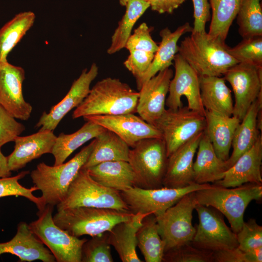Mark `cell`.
I'll return each mask as SVG.
<instances>
[{"label":"cell","mask_w":262,"mask_h":262,"mask_svg":"<svg viewBox=\"0 0 262 262\" xmlns=\"http://www.w3.org/2000/svg\"><path fill=\"white\" fill-rule=\"evenodd\" d=\"M228 46L206 32H191L179 46L178 53L198 76H223L238 62L229 53Z\"/></svg>","instance_id":"6da1fadb"},{"label":"cell","mask_w":262,"mask_h":262,"mask_svg":"<svg viewBox=\"0 0 262 262\" xmlns=\"http://www.w3.org/2000/svg\"><path fill=\"white\" fill-rule=\"evenodd\" d=\"M139 92L119 79L98 82L73 112V119L93 115H116L136 112Z\"/></svg>","instance_id":"7a4b0ae2"},{"label":"cell","mask_w":262,"mask_h":262,"mask_svg":"<svg viewBox=\"0 0 262 262\" xmlns=\"http://www.w3.org/2000/svg\"><path fill=\"white\" fill-rule=\"evenodd\" d=\"M197 203L211 206L227 218L232 230L237 234L244 222V215L250 202L262 197V185L246 183L233 188L214 184L195 191Z\"/></svg>","instance_id":"3957f363"},{"label":"cell","mask_w":262,"mask_h":262,"mask_svg":"<svg viewBox=\"0 0 262 262\" xmlns=\"http://www.w3.org/2000/svg\"><path fill=\"white\" fill-rule=\"evenodd\" d=\"M134 214L130 210L76 207L58 210L53 219L61 229L79 238L109 231L116 224L130 220Z\"/></svg>","instance_id":"277c9868"},{"label":"cell","mask_w":262,"mask_h":262,"mask_svg":"<svg viewBox=\"0 0 262 262\" xmlns=\"http://www.w3.org/2000/svg\"><path fill=\"white\" fill-rule=\"evenodd\" d=\"M94 139L66 163L50 166L42 162L31 173L33 182L42 192L46 205L57 206L64 199L68 189L86 162Z\"/></svg>","instance_id":"5b68a950"},{"label":"cell","mask_w":262,"mask_h":262,"mask_svg":"<svg viewBox=\"0 0 262 262\" xmlns=\"http://www.w3.org/2000/svg\"><path fill=\"white\" fill-rule=\"evenodd\" d=\"M167 161L163 138H148L138 141L130 150L128 160L135 177L134 186L144 189L163 187Z\"/></svg>","instance_id":"8992f818"},{"label":"cell","mask_w":262,"mask_h":262,"mask_svg":"<svg viewBox=\"0 0 262 262\" xmlns=\"http://www.w3.org/2000/svg\"><path fill=\"white\" fill-rule=\"evenodd\" d=\"M76 207L130 210L120 192L97 182L83 168L70 185L64 199L57 205V211Z\"/></svg>","instance_id":"52a82bcc"},{"label":"cell","mask_w":262,"mask_h":262,"mask_svg":"<svg viewBox=\"0 0 262 262\" xmlns=\"http://www.w3.org/2000/svg\"><path fill=\"white\" fill-rule=\"evenodd\" d=\"M53 207L46 205L38 218L29 224L34 234L48 248L57 262H81L82 249L87 240L72 236L54 223Z\"/></svg>","instance_id":"ba28073f"},{"label":"cell","mask_w":262,"mask_h":262,"mask_svg":"<svg viewBox=\"0 0 262 262\" xmlns=\"http://www.w3.org/2000/svg\"><path fill=\"white\" fill-rule=\"evenodd\" d=\"M197 203L195 192H190L156 217L164 252L192 242L196 230L192 224V214Z\"/></svg>","instance_id":"9c48e42d"},{"label":"cell","mask_w":262,"mask_h":262,"mask_svg":"<svg viewBox=\"0 0 262 262\" xmlns=\"http://www.w3.org/2000/svg\"><path fill=\"white\" fill-rule=\"evenodd\" d=\"M154 126L162 135L168 157L179 147L204 131L205 116L188 107L165 109Z\"/></svg>","instance_id":"30bf717a"},{"label":"cell","mask_w":262,"mask_h":262,"mask_svg":"<svg viewBox=\"0 0 262 262\" xmlns=\"http://www.w3.org/2000/svg\"><path fill=\"white\" fill-rule=\"evenodd\" d=\"M210 183H194L187 187L144 189L133 186L120 192L129 210L134 213L153 214L156 217L164 213L186 194L208 188Z\"/></svg>","instance_id":"8fae6325"},{"label":"cell","mask_w":262,"mask_h":262,"mask_svg":"<svg viewBox=\"0 0 262 262\" xmlns=\"http://www.w3.org/2000/svg\"><path fill=\"white\" fill-rule=\"evenodd\" d=\"M199 223L191 242L202 249L216 251L238 247L237 235L226 224L224 215L216 209L197 203Z\"/></svg>","instance_id":"7c38bea8"},{"label":"cell","mask_w":262,"mask_h":262,"mask_svg":"<svg viewBox=\"0 0 262 262\" xmlns=\"http://www.w3.org/2000/svg\"><path fill=\"white\" fill-rule=\"evenodd\" d=\"M223 76L234 93L232 115L241 121L251 105L262 95V66L238 63Z\"/></svg>","instance_id":"4fadbf2b"},{"label":"cell","mask_w":262,"mask_h":262,"mask_svg":"<svg viewBox=\"0 0 262 262\" xmlns=\"http://www.w3.org/2000/svg\"><path fill=\"white\" fill-rule=\"evenodd\" d=\"M173 61L175 75L169 83L165 105L168 109H178L182 106L181 98L184 96L188 108L204 116L205 110L201 100L197 74L179 53Z\"/></svg>","instance_id":"5bb4252c"},{"label":"cell","mask_w":262,"mask_h":262,"mask_svg":"<svg viewBox=\"0 0 262 262\" xmlns=\"http://www.w3.org/2000/svg\"><path fill=\"white\" fill-rule=\"evenodd\" d=\"M25 76L22 67L7 61L0 62V105L16 119L23 121L29 119L33 110L23 97Z\"/></svg>","instance_id":"9a60e30c"},{"label":"cell","mask_w":262,"mask_h":262,"mask_svg":"<svg viewBox=\"0 0 262 262\" xmlns=\"http://www.w3.org/2000/svg\"><path fill=\"white\" fill-rule=\"evenodd\" d=\"M83 118L86 121H92L114 132L131 148L143 139L162 138L157 128L132 113L87 115Z\"/></svg>","instance_id":"2e32d148"},{"label":"cell","mask_w":262,"mask_h":262,"mask_svg":"<svg viewBox=\"0 0 262 262\" xmlns=\"http://www.w3.org/2000/svg\"><path fill=\"white\" fill-rule=\"evenodd\" d=\"M96 64H92L89 70L83 69L75 80L65 97L53 106L48 113L44 112L35 127L39 131H53L63 117L72 109L77 108L84 100L90 90V84L98 74Z\"/></svg>","instance_id":"e0dca14e"},{"label":"cell","mask_w":262,"mask_h":262,"mask_svg":"<svg viewBox=\"0 0 262 262\" xmlns=\"http://www.w3.org/2000/svg\"><path fill=\"white\" fill-rule=\"evenodd\" d=\"M173 70L167 68L145 82L139 92L136 112L144 120L154 126L165 110V100Z\"/></svg>","instance_id":"ac0fdd59"},{"label":"cell","mask_w":262,"mask_h":262,"mask_svg":"<svg viewBox=\"0 0 262 262\" xmlns=\"http://www.w3.org/2000/svg\"><path fill=\"white\" fill-rule=\"evenodd\" d=\"M203 132L182 145L168 157L163 187L180 188L195 183L194 158Z\"/></svg>","instance_id":"d6986e66"},{"label":"cell","mask_w":262,"mask_h":262,"mask_svg":"<svg viewBox=\"0 0 262 262\" xmlns=\"http://www.w3.org/2000/svg\"><path fill=\"white\" fill-rule=\"evenodd\" d=\"M262 162L261 135L252 147L226 171L224 177L214 184L226 188H233L246 183L262 184Z\"/></svg>","instance_id":"ffe728a7"},{"label":"cell","mask_w":262,"mask_h":262,"mask_svg":"<svg viewBox=\"0 0 262 262\" xmlns=\"http://www.w3.org/2000/svg\"><path fill=\"white\" fill-rule=\"evenodd\" d=\"M56 137L53 131L48 130L39 131L25 136H17L14 141V149L7 157L10 170H18L32 160L43 154L51 153Z\"/></svg>","instance_id":"44dd1931"},{"label":"cell","mask_w":262,"mask_h":262,"mask_svg":"<svg viewBox=\"0 0 262 262\" xmlns=\"http://www.w3.org/2000/svg\"><path fill=\"white\" fill-rule=\"evenodd\" d=\"M3 253L16 255L22 262L35 260L43 262L56 261L49 249L44 246L25 222L18 224L16 233L11 240L0 243V255Z\"/></svg>","instance_id":"7402d4cb"},{"label":"cell","mask_w":262,"mask_h":262,"mask_svg":"<svg viewBox=\"0 0 262 262\" xmlns=\"http://www.w3.org/2000/svg\"><path fill=\"white\" fill-rule=\"evenodd\" d=\"M262 95L251 105L235 130L231 145L232 151L226 161L228 169L252 147L262 135Z\"/></svg>","instance_id":"603a6c76"},{"label":"cell","mask_w":262,"mask_h":262,"mask_svg":"<svg viewBox=\"0 0 262 262\" xmlns=\"http://www.w3.org/2000/svg\"><path fill=\"white\" fill-rule=\"evenodd\" d=\"M206 126L204 132L208 137L217 156L226 161L236 128L241 121L236 117L227 116L205 110Z\"/></svg>","instance_id":"cb8c5ba5"},{"label":"cell","mask_w":262,"mask_h":262,"mask_svg":"<svg viewBox=\"0 0 262 262\" xmlns=\"http://www.w3.org/2000/svg\"><path fill=\"white\" fill-rule=\"evenodd\" d=\"M192 31L193 27L188 22H186L174 32L167 27L160 31V35L162 39L153 61L147 71L140 78L136 80L139 90L145 82L173 64L174 57L178 52V42L179 39L184 34L192 32Z\"/></svg>","instance_id":"d4e9b609"},{"label":"cell","mask_w":262,"mask_h":262,"mask_svg":"<svg viewBox=\"0 0 262 262\" xmlns=\"http://www.w3.org/2000/svg\"><path fill=\"white\" fill-rule=\"evenodd\" d=\"M148 214L135 213L129 220L115 225L108 233L109 244L123 262H142L136 252V233Z\"/></svg>","instance_id":"484cf974"},{"label":"cell","mask_w":262,"mask_h":262,"mask_svg":"<svg viewBox=\"0 0 262 262\" xmlns=\"http://www.w3.org/2000/svg\"><path fill=\"white\" fill-rule=\"evenodd\" d=\"M194 162V181L196 183L215 182L221 180L228 170L226 161L216 155L213 145L203 132L197 149Z\"/></svg>","instance_id":"4316f807"},{"label":"cell","mask_w":262,"mask_h":262,"mask_svg":"<svg viewBox=\"0 0 262 262\" xmlns=\"http://www.w3.org/2000/svg\"><path fill=\"white\" fill-rule=\"evenodd\" d=\"M200 98L206 111L232 116L233 102L231 92L223 77L198 76Z\"/></svg>","instance_id":"83f0119b"},{"label":"cell","mask_w":262,"mask_h":262,"mask_svg":"<svg viewBox=\"0 0 262 262\" xmlns=\"http://www.w3.org/2000/svg\"><path fill=\"white\" fill-rule=\"evenodd\" d=\"M89 175L101 185L122 192L135 185V177L128 162L107 161L87 169Z\"/></svg>","instance_id":"f1b7e54d"},{"label":"cell","mask_w":262,"mask_h":262,"mask_svg":"<svg viewBox=\"0 0 262 262\" xmlns=\"http://www.w3.org/2000/svg\"><path fill=\"white\" fill-rule=\"evenodd\" d=\"M130 147L117 134L106 129L94 138L93 149L82 168L87 169L102 162H128Z\"/></svg>","instance_id":"f546056e"},{"label":"cell","mask_w":262,"mask_h":262,"mask_svg":"<svg viewBox=\"0 0 262 262\" xmlns=\"http://www.w3.org/2000/svg\"><path fill=\"white\" fill-rule=\"evenodd\" d=\"M106 129L92 121H87L80 129L73 133H61L57 136L51 152L55 159L54 165L64 163L76 149L90 140L97 137Z\"/></svg>","instance_id":"4dcf8cb0"},{"label":"cell","mask_w":262,"mask_h":262,"mask_svg":"<svg viewBox=\"0 0 262 262\" xmlns=\"http://www.w3.org/2000/svg\"><path fill=\"white\" fill-rule=\"evenodd\" d=\"M137 246L146 262H161L164 253V243L159 232L156 216L147 215L136 233Z\"/></svg>","instance_id":"1f68e13d"},{"label":"cell","mask_w":262,"mask_h":262,"mask_svg":"<svg viewBox=\"0 0 262 262\" xmlns=\"http://www.w3.org/2000/svg\"><path fill=\"white\" fill-rule=\"evenodd\" d=\"M35 19L32 12L16 15L0 29V62L7 61V56L33 26Z\"/></svg>","instance_id":"d6a6232c"},{"label":"cell","mask_w":262,"mask_h":262,"mask_svg":"<svg viewBox=\"0 0 262 262\" xmlns=\"http://www.w3.org/2000/svg\"><path fill=\"white\" fill-rule=\"evenodd\" d=\"M125 7L126 12L112 36L111 44L107 50L109 54L125 48L134 24L150 6L147 1L130 0Z\"/></svg>","instance_id":"836d02e7"},{"label":"cell","mask_w":262,"mask_h":262,"mask_svg":"<svg viewBox=\"0 0 262 262\" xmlns=\"http://www.w3.org/2000/svg\"><path fill=\"white\" fill-rule=\"evenodd\" d=\"M243 0H209L212 16L208 34L225 42Z\"/></svg>","instance_id":"e575fe53"},{"label":"cell","mask_w":262,"mask_h":262,"mask_svg":"<svg viewBox=\"0 0 262 262\" xmlns=\"http://www.w3.org/2000/svg\"><path fill=\"white\" fill-rule=\"evenodd\" d=\"M236 18L243 39L262 36L261 0H243Z\"/></svg>","instance_id":"d590c367"},{"label":"cell","mask_w":262,"mask_h":262,"mask_svg":"<svg viewBox=\"0 0 262 262\" xmlns=\"http://www.w3.org/2000/svg\"><path fill=\"white\" fill-rule=\"evenodd\" d=\"M29 173V171H24L14 177L0 178V197L11 196L25 197L36 205L38 212H42L46 206L45 202L42 196L36 197L33 195L34 191L38 190V188L35 185L26 188L19 182Z\"/></svg>","instance_id":"8d00e7d4"},{"label":"cell","mask_w":262,"mask_h":262,"mask_svg":"<svg viewBox=\"0 0 262 262\" xmlns=\"http://www.w3.org/2000/svg\"><path fill=\"white\" fill-rule=\"evenodd\" d=\"M227 49L238 63L262 66V36L243 38L233 48L228 47Z\"/></svg>","instance_id":"74e56055"},{"label":"cell","mask_w":262,"mask_h":262,"mask_svg":"<svg viewBox=\"0 0 262 262\" xmlns=\"http://www.w3.org/2000/svg\"><path fill=\"white\" fill-rule=\"evenodd\" d=\"M108 233L92 236L83 244L81 262H113Z\"/></svg>","instance_id":"f35d334b"},{"label":"cell","mask_w":262,"mask_h":262,"mask_svg":"<svg viewBox=\"0 0 262 262\" xmlns=\"http://www.w3.org/2000/svg\"><path fill=\"white\" fill-rule=\"evenodd\" d=\"M162 262H213V251L197 248L190 243L165 252Z\"/></svg>","instance_id":"ab89813d"},{"label":"cell","mask_w":262,"mask_h":262,"mask_svg":"<svg viewBox=\"0 0 262 262\" xmlns=\"http://www.w3.org/2000/svg\"><path fill=\"white\" fill-rule=\"evenodd\" d=\"M236 235L238 248L243 252L262 246V227L254 219L244 221Z\"/></svg>","instance_id":"60d3db41"},{"label":"cell","mask_w":262,"mask_h":262,"mask_svg":"<svg viewBox=\"0 0 262 262\" xmlns=\"http://www.w3.org/2000/svg\"><path fill=\"white\" fill-rule=\"evenodd\" d=\"M152 30L146 23H141L130 35L125 48L129 51L140 50L155 53L158 45L151 37Z\"/></svg>","instance_id":"b9f144b4"},{"label":"cell","mask_w":262,"mask_h":262,"mask_svg":"<svg viewBox=\"0 0 262 262\" xmlns=\"http://www.w3.org/2000/svg\"><path fill=\"white\" fill-rule=\"evenodd\" d=\"M25 130V126L0 105V147L10 142H14Z\"/></svg>","instance_id":"7bdbcfd3"},{"label":"cell","mask_w":262,"mask_h":262,"mask_svg":"<svg viewBox=\"0 0 262 262\" xmlns=\"http://www.w3.org/2000/svg\"><path fill=\"white\" fill-rule=\"evenodd\" d=\"M129 51L130 55L124 65L137 80L148 69L155 53L140 50Z\"/></svg>","instance_id":"ee69618b"},{"label":"cell","mask_w":262,"mask_h":262,"mask_svg":"<svg viewBox=\"0 0 262 262\" xmlns=\"http://www.w3.org/2000/svg\"><path fill=\"white\" fill-rule=\"evenodd\" d=\"M194 8V26L192 32H205L206 23L211 19L209 0H192Z\"/></svg>","instance_id":"f6af8a7d"},{"label":"cell","mask_w":262,"mask_h":262,"mask_svg":"<svg viewBox=\"0 0 262 262\" xmlns=\"http://www.w3.org/2000/svg\"><path fill=\"white\" fill-rule=\"evenodd\" d=\"M213 262H247L245 252L238 247L213 251Z\"/></svg>","instance_id":"bcb514c9"},{"label":"cell","mask_w":262,"mask_h":262,"mask_svg":"<svg viewBox=\"0 0 262 262\" xmlns=\"http://www.w3.org/2000/svg\"><path fill=\"white\" fill-rule=\"evenodd\" d=\"M186 0H148L152 10L160 14H172Z\"/></svg>","instance_id":"7dc6e473"},{"label":"cell","mask_w":262,"mask_h":262,"mask_svg":"<svg viewBox=\"0 0 262 262\" xmlns=\"http://www.w3.org/2000/svg\"><path fill=\"white\" fill-rule=\"evenodd\" d=\"M247 262H262V246L245 252Z\"/></svg>","instance_id":"c3c4849f"},{"label":"cell","mask_w":262,"mask_h":262,"mask_svg":"<svg viewBox=\"0 0 262 262\" xmlns=\"http://www.w3.org/2000/svg\"><path fill=\"white\" fill-rule=\"evenodd\" d=\"M11 171L8 165L7 157H5L1 151L0 147V178L10 177Z\"/></svg>","instance_id":"681fc988"},{"label":"cell","mask_w":262,"mask_h":262,"mask_svg":"<svg viewBox=\"0 0 262 262\" xmlns=\"http://www.w3.org/2000/svg\"><path fill=\"white\" fill-rule=\"evenodd\" d=\"M130 0H119V3L122 6H125L127 2Z\"/></svg>","instance_id":"f907efd6"},{"label":"cell","mask_w":262,"mask_h":262,"mask_svg":"<svg viewBox=\"0 0 262 262\" xmlns=\"http://www.w3.org/2000/svg\"><path fill=\"white\" fill-rule=\"evenodd\" d=\"M144 0L147 1H148V0Z\"/></svg>","instance_id":"816d5d0a"}]
</instances>
